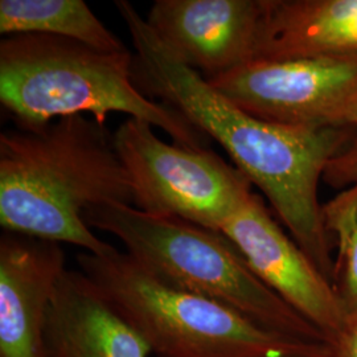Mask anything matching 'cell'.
Segmentation results:
<instances>
[{
    "label": "cell",
    "mask_w": 357,
    "mask_h": 357,
    "mask_svg": "<svg viewBox=\"0 0 357 357\" xmlns=\"http://www.w3.org/2000/svg\"><path fill=\"white\" fill-rule=\"evenodd\" d=\"M114 6L132 40L134 75L142 91L172 106L215 139L333 283L331 234L318 190L321 175L349 151L351 128L284 126L248 114L181 63L130 1L116 0Z\"/></svg>",
    "instance_id": "1"
},
{
    "label": "cell",
    "mask_w": 357,
    "mask_h": 357,
    "mask_svg": "<svg viewBox=\"0 0 357 357\" xmlns=\"http://www.w3.org/2000/svg\"><path fill=\"white\" fill-rule=\"evenodd\" d=\"M134 204L128 169L113 134L86 115L65 116L35 130L0 134V225L4 231L70 243L102 255L85 212Z\"/></svg>",
    "instance_id": "2"
},
{
    "label": "cell",
    "mask_w": 357,
    "mask_h": 357,
    "mask_svg": "<svg viewBox=\"0 0 357 357\" xmlns=\"http://www.w3.org/2000/svg\"><path fill=\"white\" fill-rule=\"evenodd\" d=\"M0 102L19 128L91 114L105 125L123 113L167 132L172 143L208 149L211 139L172 106L144 96L131 52H103L48 35H11L0 41Z\"/></svg>",
    "instance_id": "3"
},
{
    "label": "cell",
    "mask_w": 357,
    "mask_h": 357,
    "mask_svg": "<svg viewBox=\"0 0 357 357\" xmlns=\"http://www.w3.org/2000/svg\"><path fill=\"white\" fill-rule=\"evenodd\" d=\"M90 228L113 234L126 253L156 278L236 310L270 331L310 343L326 336L270 290L221 233L147 215L128 204L90 208Z\"/></svg>",
    "instance_id": "4"
},
{
    "label": "cell",
    "mask_w": 357,
    "mask_h": 357,
    "mask_svg": "<svg viewBox=\"0 0 357 357\" xmlns=\"http://www.w3.org/2000/svg\"><path fill=\"white\" fill-rule=\"evenodd\" d=\"M79 271L158 357H315L321 343L270 331L236 310L156 278L114 246L77 255Z\"/></svg>",
    "instance_id": "5"
},
{
    "label": "cell",
    "mask_w": 357,
    "mask_h": 357,
    "mask_svg": "<svg viewBox=\"0 0 357 357\" xmlns=\"http://www.w3.org/2000/svg\"><path fill=\"white\" fill-rule=\"evenodd\" d=\"M113 141L131 180L132 206L147 215L220 231L252 196V183L220 155L169 144L147 122L128 118Z\"/></svg>",
    "instance_id": "6"
},
{
    "label": "cell",
    "mask_w": 357,
    "mask_h": 357,
    "mask_svg": "<svg viewBox=\"0 0 357 357\" xmlns=\"http://www.w3.org/2000/svg\"><path fill=\"white\" fill-rule=\"evenodd\" d=\"M208 84L248 114L284 126L352 128L357 59L253 60Z\"/></svg>",
    "instance_id": "7"
},
{
    "label": "cell",
    "mask_w": 357,
    "mask_h": 357,
    "mask_svg": "<svg viewBox=\"0 0 357 357\" xmlns=\"http://www.w3.org/2000/svg\"><path fill=\"white\" fill-rule=\"evenodd\" d=\"M255 275L326 337L347 321L336 289L252 193L220 230Z\"/></svg>",
    "instance_id": "8"
},
{
    "label": "cell",
    "mask_w": 357,
    "mask_h": 357,
    "mask_svg": "<svg viewBox=\"0 0 357 357\" xmlns=\"http://www.w3.org/2000/svg\"><path fill=\"white\" fill-rule=\"evenodd\" d=\"M262 13L264 0H155L146 22L209 81L253 60Z\"/></svg>",
    "instance_id": "9"
},
{
    "label": "cell",
    "mask_w": 357,
    "mask_h": 357,
    "mask_svg": "<svg viewBox=\"0 0 357 357\" xmlns=\"http://www.w3.org/2000/svg\"><path fill=\"white\" fill-rule=\"evenodd\" d=\"M66 271L61 245L4 231L0 237V357H48L45 327Z\"/></svg>",
    "instance_id": "10"
},
{
    "label": "cell",
    "mask_w": 357,
    "mask_h": 357,
    "mask_svg": "<svg viewBox=\"0 0 357 357\" xmlns=\"http://www.w3.org/2000/svg\"><path fill=\"white\" fill-rule=\"evenodd\" d=\"M48 357H149L144 339L79 271L66 270L45 327Z\"/></svg>",
    "instance_id": "11"
},
{
    "label": "cell",
    "mask_w": 357,
    "mask_h": 357,
    "mask_svg": "<svg viewBox=\"0 0 357 357\" xmlns=\"http://www.w3.org/2000/svg\"><path fill=\"white\" fill-rule=\"evenodd\" d=\"M317 57L357 59V0H264L253 60Z\"/></svg>",
    "instance_id": "12"
},
{
    "label": "cell",
    "mask_w": 357,
    "mask_h": 357,
    "mask_svg": "<svg viewBox=\"0 0 357 357\" xmlns=\"http://www.w3.org/2000/svg\"><path fill=\"white\" fill-rule=\"evenodd\" d=\"M0 33L48 35L98 51H128L84 0H1Z\"/></svg>",
    "instance_id": "13"
},
{
    "label": "cell",
    "mask_w": 357,
    "mask_h": 357,
    "mask_svg": "<svg viewBox=\"0 0 357 357\" xmlns=\"http://www.w3.org/2000/svg\"><path fill=\"white\" fill-rule=\"evenodd\" d=\"M323 218L336 238L333 286L349 319L357 317V183L323 205Z\"/></svg>",
    "instance_id": "14"
},
{
    "label": "cell",
    "mask_w": 357,
    "mask_h": 357,
    "mask_svg": "<svg viewBox=\"0 0 357 357\" xmlns=\"http://www.w3.org/2000/svg\"><path fill=\"white\" fill-rule=\"evenodd\" d=\"M315 357H357V317L347 319L342 330L327 336Z\"/></svg>",
    "instance_id": "15"
},
{
    "label": "cell",
    "mask_w": 357,
    "mask_h": 357,
    "mask_svg": "<svg viewBox=\"0 0 357 357\" xmlns=\"http://www.w3.org/2000/svg\"><path fill=\"white\" fill-rule=\"evenodd\" d=\"M352 128H357V110L355 115H354V118H352Z\"/></svg>",
    "instance_id": "16"
}]
</instances>
